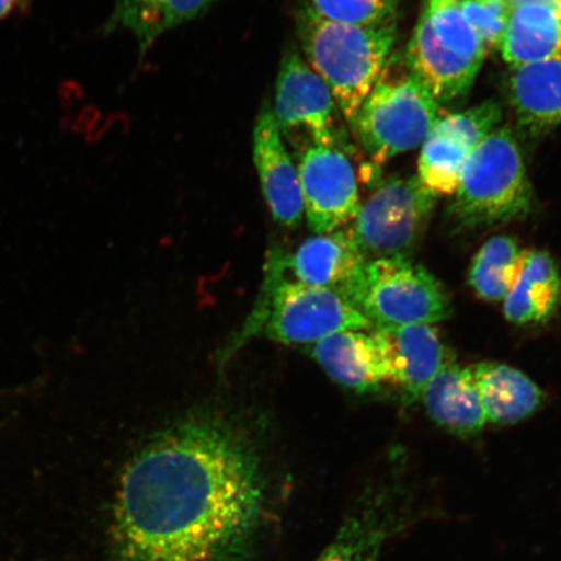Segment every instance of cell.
Listing matches in <instances>:
<instances>
[{
    "label": "cell",
    "instance_id": "cell-15",
    "mask_svg": "<svg viewBox=\"0 0 561 561\" xmlns=\"http://www.w3.org/2000/svg\"><path fill=\"white\" fill-rule=\"evenodd\" d=\"M421 399L434 423L455 436L474 437L488 423L472 368L447 364L426 385Z\"/></svg>",
    "mask_w": 561,
    "mask_h": 561
},
{
    "label": "cell",
    "instance_id": "cell-19",
    "mask_svg": "<svg viewBox=\"0 0 561 561\" xmlns=\"http://www.w3.org/2000/svg\"><path fill=\"white\" fill-rule=\"evenodd\" d=\"M510 101L518 122L533 131L561 123V58L514 68Z\"/></svg>",
    "mask_w": 561,
    "mask_h": 561
},
{
    "label": "cell",
    "instance_id": "cell-27",
    "mask_svg": "<svg viewBox=\"0 0 561 561\" xmlns=\"http://www.w3.org/2000/svg\"><path fill=\"white\" fill-rule=\"evenodd\" d=\"M19 9V0H0V21L9 19Z\"/></svg>",
    "mask_w": 561,
    "mask_h": 561
},
{
    "label": "cell",
    "instance_id": "cell-12",
    "mask_svg": "<svg viewBox=\"0 0 561 561\" xmlns=\"http://www.w3.org/2000/svg\"><path fill=\"white\" fill-rule=\"evenodd\" d=\"M298 153L305 215L313 233H332L354 220L360 208L359 186L346 153L333 146H308Z\"/></svg>",
    "mask_w": 561,
    "mask_h": 561
},
{
    "label": "cell",
    "instance_id": "cell-13",
    "mask_svg": "<svg viewBox=\"0 0 561 561\" xmlns=\"http://www.w3.org/2000/svg\"><path fill=\"white\" fill-rule=\"evenodd\" d=\"M371 335L383 357L386 382L401 389L405 402L417 401L432 378L453 363L431 324L376 328Z\"/></svg>",
    "mask_w": 561,
    "mask_h": 561
},
{
    "label": "cell",
    "instance_id": "cell-8",
    "mask_svg": "<svg viewBox=\"0 0 561 561\" xmlns=\"http://www.w3.org/2000/svg\"><path fill=\"white\" fill-rule=\"evenodd\" d=\"M272 111L285 142L297 152L308 146L339 144L340 108L332 91L294 48L280 62Z\"/></svg>",
    "mask_w": 561,
    "mask_h": 561
},
{
    "label": "cell",
    "instance_id": "cell-28",
    "mask_svg": "<svg viewBox=\"0 0 561 561\" xmlns=\"http://www.w3.org/2000/svg\"><path fill=\"white\" fill-rule=\"evenodd\" d=\"M31 0H19V10L26 11L30 9Z\"/></svg>",
    "mask_w": 561,
    "mask_h": 561
},
{
    "label": "cell",
    "instance_id": "cell-9",
    "mask_svg": "<svg viewBox=\"0 0 561 561\" xmlns=\"http://www.w3.org/2000/svg\"><path fill=\"white\" fill-rule=\"evenodd\" d=\"M424 514L404 490L371 489L348 510L316 561H381L386 547L423 520Z\"/></svg>",
    "mask_w": 561,
    "mask_h": 561
},
{
    "label": "cell",
    "instance_id": "cell-17",
    "mask_svg": "<svg viewBox=\"0 0 561 561\" xmlns=\"http://www.w3.org/2000/svg\"><path fill=\"white\" fill-rule=\"evenodd\" d=\"M298 283L339 291L367 262L351 230L316 234L286 259Z\"/></svg>",
    "mask_w": 561,
    "mask_h": 561
},
{
    "label": "cell",
    "instance_id": "cell-3",
    "mask_svg": "<svg viewBox=\"0 0 561 561\" xmlns=\"http://www.w3.org/2000/svg\"><path fill=\"white\" fill-rule=\"evenodd\" d=\"M438 114V102L404 56L391 55L351 126L367 156L381 165L423 145Z\"/></svg>",
    "mask_w": 561,
    "mask_h": 561
},
{
    "label": "cell",
    "instance_id": "cell-21",
    "mask_svg": "<svg viewBox=\"0 0 561 561\" xmlns=\"http://www.w3.org/2000/svg\"><path fill=\"white\" fill-rule=\"evenodd\" d=\"M217 0H116L105 32L124 30L135 35L140 55L182 24L207 12Z\"/></svg>",
    "mask_w": 561,
    "mask_h": 561
},
{
    "label": "cell",
    "instance_id": "cell-22",
    "mask_svg": "<svg viewBox=\"0 0 561 561\" xmlns=\"http://www.w3.org/2000/svg\"><path fill=\"white\" fill-rule=\"evenodd\" d=\"M500 48L512 68L561 58V12L539 4L512 9Z\"/></svg>",
    "mask_w": 561,
    "mask_h": 561
},
{
    "label": "cell",
    "instance_id": "cell-6",
    "mask_svg": "<svg viewBox=\"0 0 561 561\" xmlns=\"http://www.w3.org/2000/svg\"><path fill=\"white\" fill-rule=\"evenodd\" d=\"M371 327L433 324L450 318L451 300L439 280L407 257L364 263L339 290Z\"/></svg>",
    "mask_w": 561,
    "mask_h": 561
},
{
    "label": "cell",
    "instance_id": "cell-1",
    "mask_svg": "<svg viewBox=\"0 0 561 561\" xmlns=\"http://www.w3.org/2000/svg\"><path fill=\"white\" fill-rule=\"evenodd\" d=\"M264 516L261 461L240 431L193 417L161 431L118 477L115 561H248Z\"/></svg>",
    "mask_w": 561,
    "mask_h": 561
},
{
    "label": "cell",
    "instance_id": "cell-26",
    "mask_svg": "<svg viewBox=\"0 0 561 561\" xmlns=\"http://www.w3.org/2000/svg\"><path fill=\"white\" fill-rule=\"evenodd\" d=\"M507 3L511 10L526 4H539L550 7V9L561 12V0H507Z\"/></svg>",
    "mask_w": 561,
    "mask_h": 561
},
{
    "label": "cell",
    "instance_id": "cell-14",
    "mask_svg": "<svg viewBox=\"0 0 561 561\" xmlns=\"http://www.w3.org/2000/svg\"><path fill=\"white\" fill-rule=\"evenodd\" d=\"M252 140L259 180L273 219L280 227H298L305 215L298 167L272 110H264L257 117Z\"/></svg>",
    "mask_w": 561,
    "mask_h": 561
},
{
    "label": "cell",
    "instance_id": "cell-16",
    "mask_svg": "<svg viewBox=\"0 0 561 561\" xmlns=\"http://www.w3.org/2000/svg\"><path fill=\"white\" fill-rule=\"evenodd\" d=\"M310 351L329 377L351 390L375 391L388 380L381 351L371 334L335 333L313 343Z\"/></svg>",
    "mask_w": 561,
    "mask_h": 561
},
{
    "label": "cell",
    "instance_id": "cell-11",
    "mask_svg": "<svg viewBox=\"0 0 561 561\" xmlns=\"http://www.w3.org/2000/svg\"><path fill=\"white\" fill-rule=\"evenodd\" d=\"M500 103L476 107L439 118L424 140L419 159V180L434 195H454L462 168L471 153L502 121Z\"/></svg>",
    "mask_w": 561,
    "mask_h": 561
},
{
    "label": "cell",
    "instance_id": "cell-2",
    "mask_svg": "<svg viewBox=\"0 0 561 561\" xmlns=\"http://www.w3.org/2000/svg\"><path fill=\"white\" fill-rule=\"evenodd\" d=\"M296 25L307 65L331 89L341 114L353 125L391 56L396 20L380 25L335 23L300 0Z\"/></svg>",
    "mask_w": 561,
    "mask_h": 561
},
{
    "label": "cell",
    "instance_id": "cell-20",
    "mask_svg": "<svg viewBox=\"0 0 561 561\" xmlns=\"http://www.w3.org/2000/svg\"><path fill=\"white\" fill-rule=\"evenodd\" d=\"M561 300V277L549 252L528 251L514 289L504 299V316L515 325L549 321Z\"/></svg>",
    "mask_w": 561,
    "mask_h": 561
},
{
    "label": "cell",
    "instance_id": "cell-4",
    "mask_svg": "<svg viewBox=\"0 0 561 561\" xmlns=\"http://www.w3.org/2000/svg\"><path fill=\"white\" fill-rule=\"evenodd\" d=\"M533 188L517 140L496 128L468 158L451 213L468 228L501 226L530 213Z\"/></svg>",
    "mask_w": 561,
    "mask_h": 561
},
{
    "label": "cell",
    "instance_id": "cell-25",
    "mask_svg": "<svg viewBox=\"0 0 561 561\" xmlns=\"http://www.w3.org/2000/svg\"><path fill=\"white\" fill-rule=\"evenodd\" d=\"M459 4L486 50L500 48L511 15L507 0H459Z\"/></svg>",
    "mask_w": 561,
    "mask_h": 561
},
{
    "label": "cell",
    "instance_id": "cell-7",
    "mask_svg": "<svg viewBox=\"0 0 561 561\" xmlns=\"http://www.w3.org/2000/svg\"><path fill=\"white\" fill-rule=\"evenodd\" d=\"M437 198L417 175L386 180L360 206L350 229L364 256L407 257L423 237Z\"/></svg>",
    "mask_w": 561,
    "mask_h": 561
},
{
    "label": "cell",
    "instance_id": "cell-24",
    "mask_svg": "<svg viewBox=\"0 0 561 561\" xmlns=\"http://www.w3.org/2000/svg\"><path fill=\"white\" fill-rule=\"evenodd\" d=\"M320 16L348 25H380L396 20L398 0H307Z\"/></svg>",
    "mask_w": 561,
    "mask_h": 561
},
{
    "label": "cell",
    "instance_id": "cell-10",
    "mask_svg": "<svg viewBox=\"0 0 561 561\" xmlns=\"http://www.w3.org/2000/svg\"><path fill=\"white\" fill-rule=\"evenodd\" d=\"M370 328L369 321L339 291L283 279L273 289L265 332L273 341L299 345Z\"/></svg>",
    "mask_w": 561,
    "mask_h": 561
},
{
    "label": "cell",
    "instance_id": "cell-18",
    "mask_svg": "<svg viewBox=\"0 0 561 561\" xmlns=\"http://www.w3.org/2000/svg\"><path fill=\"white\" fill-rule=\"evenodd\" d=\"M486 420L493 424L520 423L539 410L543 392L523 371L497 363L472 368Z\"/></svg>",
    "mask_w": 561,
    "mask_h": 561
},
{
    "label": "cell",
    "instance_id": "cell-5",
    "mask_svg": "<svg viewBox=\"0 0 561 561\" xmlns=\"http://www.w3.org/2000/svg\"><path fill=\"white\" fill-rule=\"evenodd\" d=\"M485 55L459 0H425L404 59L438 104L468 93Z\"/></svg>",
    "mask_w": 561,
    "mask_h": 561
},
{
    "label": "cell",
    "instance_id": "cell-23",
    "mask_svg": "<svg viewBox=\"0 0 561 561\" xmlns=\"http://www.w3.org/2000/svg\"><path fill=\"white\" fill-rule=\"evenodd\" d=\"M528 251L520 249L514 238H491L473 259L469 284L483 300L502 301L514 289L523 271Z\"/></svg>",
    "mask_w": 561,
    "mask_h": 561
}]
</instances>
